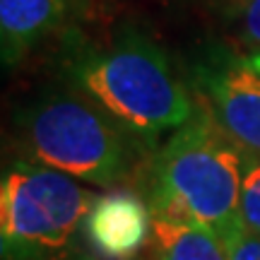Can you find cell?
<instances>
[{
  "label": "cell",
  "instance_id": "obj_1",
  "mask_svg": "<svg viewBox=\"0 0 260 260\" xmlns=\"http://www.w3.org/2000/svg\"><path fill=\"white\" fill-rule=\"evenodd\" d=\"M243 152L205 106L176 128L149 167L147 205L152 217L195 219L219 236L241 226Z\"/></svg>",
  "mask_w": 260,
  "mask_h": 260
},
{
  "label": "cell",
  "instance_id": "obj_2",
  "mask_svg": "<svg viewBox=\"0 0 260 260\" xmlns=\"http://www.w3.org/2000/svg\"><path fill=\"white\" fill-rule=\"evenodd\" d=\"M70 77L87 99L140 138L181 128L200 109L164 51L142 37L87 53Z\"/></svg>",
  "mask_w": 260,
  "mask_h": 260
},
{
  "label": "cell",
  "instance_id": "obj_3",
  "mask_svg": "<svg viewBox=\"0 0 260 260\" xmlns=\"http://www.w3.org/2000/svg\"><path fill=\"white\" fill-rule=\"evenodd\" d=\"M19 133L34 161L94 186H116L133 169L130 130L84 94L34 102L19 116Z\"/></svg>",
  "mask_w": 260,
  "mask_h": 260
},
{
  "label": "cell",
  "instance_id": "obj_4",
  "mask_svg": "<svg viewBox=\"0 0 260 260\" xmlns=\"http://www.w3.org/2000/svg\"><path fill=\"white\" fill-rule=\"evenodd\" d=\"M96 198L73 176L39 161H15L0 183L3 260L60 258Z\"/></svg>",
  "mask_w": 260,
  "mask_h": 260
},
{
  "label": "cell",
  "instance_id": "obj_5",
  "mask_svg": "<svg viewBox=\"0 0 260 260\" xmlns=\"http://www.w3.org/2000/svg\"><path fill=\"white\" fill-rule=\"evenodd\" d=\"M200 99L214 123L253 157H260V73L248 56H210L195 70Z\"/></svg>",
  "mask_w": 260,
  "mask_h": 260
},
{
  "label": "cell",
  "instance_id": "obj_6",
  "mask_svg": "<svg viewBox=\"0 0 260 260\" xmlns=\"http://www.w3.org/2000/svg\"><path fill=\"white\" fill-rule=\"evenodd\" d=\"M92 248L111 260H130L152 236V210L133 193H109L96 198L84 219Z\"/></svg>",
  "mask_w": 260,
  "mask_h": 260
},
{
  "label": "cell",
  "instance_id": "obj_7",
  "mask_svg": "<svg viewBox=\"0 0 260 260\" xmlns=\"http://www.w3.org/2000/svg\"><path fill=\"white\" fill-rule=\"evenodd\" d=\"M68 15V0H0V44L3 60H22L41 39H46Z\"/></svg>",
  "mask_w": 260,
  "mask_h": 260
},
{
  "label": "cell",
  "instance_id": "obj_8",
  "mask_svg": "<svg viewBox=\"0 0 260 260\" xmlns=\"http://www.w3.org/2000/svg\"><path fill=\"white\" fill-rule=\"evenodd\" d=\"M152 243L154 260H229L222 236L195 219L152 217Z\"/></svg>",
  "mask_w": 260,
  "mask_h": 260
},
{
  "label": "cell",
  "instance_id": "obj_9",
  "mask_svg": "<svg viewBox=\"0 0 260 260\" xmlns=\"http://www.w3.org/2000/svg\"><path fill=\"white\" fill-rule=\"evenodd\" d=\"M241 219L260 236V157L248 154L241 186Z\"/></svg>",
  "mask_w": 260,
  "mask_h": 260
},
{
  "label": "cell",
  "instance_id": "obj_10",
  "mask_svg": "<svg viewBox=\"0 0 260 260\" xmlns=\"http://www.w3.org/2000/svg\"><path fill=\"white\" fill-rule=\"evenodd\" d=\"M234 19H236L241 41L253 46V51H258L260 48V0H239Z\"/></svg>",
  "mask_w": 260,
  "mask_h": 260
},
{
  "label": "cell",
  "instance_id": "obj_11",
  "mask_svg": "<svg viewBox=\"0 0 260 260\" xmlns=\"http://www.w3.org/2000/svg\"><path fill=\"white\" fill-rule=\"evenodd\" d=\"M229 260H260V236L246 224L236 226L229 236H224Z\"/></svg>",
  "mask_w": 260,
  "mask_h": 260
},
{
  "label": "cell",
  "instance_id": "obj_12",
  "mask_svg": "<svg viewBox=\"0 0 260 260\" xmlns=\"http://www.w3.org/2000/svg\"><path fill=\"white\" fill-rule=\"evenodd\" d=\"M248 60H251V65H253V68H255V70L260 73V48H258V51H251V56H248Z\"/></svg>",
  "mask_w": 260,
  "mask_h": 260
}]
</instances>
